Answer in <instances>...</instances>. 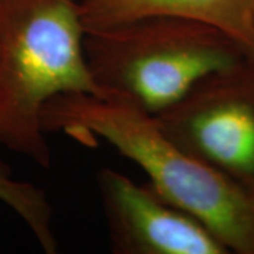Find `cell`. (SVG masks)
<instances>
[{"instance_id":"3","label":"cell","mask_w":254,"mask_h":254,"mask_svg":"<svg viewBox=\"0 0 254 254\" xmlns=\"http://www.w3.org/2000/svg\"><path fill=\"white\" fill-rule=\"evenodd\" d=\"M85 55L100 96L153 116L181 100L203 78L254 58L225 31L178 17L88 30Z\"/></svg>"},{"instance_id":"4","label":"cell","mask_w":254,"mask_h":254,"mask_svg":"<svg viewBox=\"0 0 254 254\" xmlns=\"http://www.w3.org/2000/svg\"><path fill=\"white\" fill-rule=\"evenodd\" d=\"M155 119L187 153L254 196V58L203 78Z\"/></svg>"},{"instance_id":"7","label":"cell","mask_w":254,"mask_h":254,"mask_svg":"<svg viewBox=\"0 0 254 254\" xmlns=\"http://www.w3.org/2000/svg\"><path fill=\"white\" fill-rule=\"evenodd\" d=\"M0 200L16 212L47 254H55L58 240L54 232V210L46 190L13 178L11 167L0 161Z\"/></svg>"},{"instance_id":"1","label":"cell","mask_w":254,"mask_h":254,"mask_svg":"<svg viewBox=\"0 0 254 254\" xmlns=\"http://www.w3.org/2000/svg\"><path fill=\"white\" fill-rule=\"evenodd\" d=\"M43 128L83 144L108 141L163 198L200 220L229 253L254 254V196L167 136L157 119L118 99L66 93L41 112Z\"/></svg>"},{"instance_id":"5","label":"cell","mask_w":254,"mask_h":254,"mask_svg":"<svg viewBox=\"0 0 254 254\" xmlns=\"http://www.w3.org/2000/svg\"><path fill=\"white\" fill-rule=\"evenodd\" d=\"M115 254H227L200 220L113 168L96 177Z\"/></svg>"},{"instance_id":"2","label":"cell","mask_w":254,"mask_h":254,"mask_svg":"<svg viewBox=\"0 0 254 254\" xmlns=\"http://www.w3.org/2000/svg\"><path fill=\"white\" fill-rule=\"evenodd\" d=\"M79 0H0V144L50 168L41 123L60 95L100 96L85 55Z\"/></svg>"},{"instance_id":"6","label":"cell","mask_w":254,"mask_h":254,"mask_svg":"<svg viewBox=\"0 0 254 254\" xmlns=\"http://www.w3.org/2000/svg\"><path fill=\"white\" fill-rule=\"evenodd\" d=\"M88 30L147 17L190 18L225 31L254 55V0H79Z\"/></svg>"}]
</instances>
